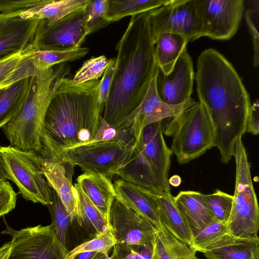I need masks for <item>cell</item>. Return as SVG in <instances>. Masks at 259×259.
<instances>
[{
    "label": "cell",
    "instance_id": "cell-1",
    "mask_svg": "<svg viewBox=\"0 0 259 259\" xmlns=\"http://www.w3.org/2000/svg\"><path fill=\"white\" fill-rule=\"evenodd\" d=\"M194 79L199 102L214 126L213 147L219 150L222 162L227 163L235 143L246 133L249 96L232 64L212 48L198 57Z\"/></svg>",
    "mask_w": 259,
    "mask_h": 259
},
{
    "label": "cell",
    "instance_id": "cell-2",
    "mask_svg": "<svg viewBox=\"0 0 259 259\" xmlns=\"http://www.w3.org/2000/svg\"><path fill=\"white\" fill-rule=\"evenodd\" d=\"M155 43L148 12L132 16L117 43L116 66L102 118L115 128L140 104L155 74Z\"/></svg>",
    "mask_w": 259,
    "mask_h": 259
},
{
    "label": "cell",
    "instance_id": "cell-3",
    "mask_svg": "<svg viewBox=\"0 0 259 259\" xmlns=\"http://www.w3.org/2000/svg\"><path fill=\"white\" fill-rule=\"evenodd\" d=\"M100 80L76 84L62 77L48 107L40 155L57 158L63 151L92 141L101 117Z\"/></svg>",
    "mask_w": 259,
    "mask_h": 259
},
{
    "label": "cell",
    "instance_id": "cell-4",
    "mask_svg": "<svg viewBox=\"0 0 259 259\" xmlns=\"http://www.w3.org/2000/svg\"><path fill=\"white\" fill-rule=\"evenodd\" d=\"M70 70V66L65 62L31 77L24 103L14 117L3 127L10 145L40 154L48 107L60 80Z\"/></svg>",
    "mask_w": 259,
    "mask_h": 259
},
{
    "label": "cell",
    "instance_id": "cell-5",
    "mask_svg": "<svg viewBox=\"0 0 259 259\" xmlns=\"http://www.w3.org/2000/svg\"><path fill=\"white\" fill-rule=\"evenodd\" d=\"M169 119L163 127V133L172 137L170 149L179 164L187 163L213 147V123L199 102Z\"/></svg>",
    "mask_w": 259,
    "mask_h": 259
},
{
    "label": "cell",
    "instance_id": "cell-6",
    "mask_svg": "<svg viewBox=\"0 0 259 259\" xmlns=\"http://www.w3.org/2000/svg\"><path fill=\"white\" fill-rule=\"evenodd\" d=\"M232 156L236 163V182L228 231L235 237L251 239L258 236L259 208L250 164L242 138L235 143Z\"/></svg>",
    "mask_w": 259,
    "mask_h": 259
},
{
    "label": "cell",
    "instance_id": "cell-7",
    "mask_svg": "<svg viewBox=\"0 0 259 259\" xmlns=\"http://www.w3.org/2000/svg\"><path fill=\"white\" fill-rule=\"evenodd\" d=\"M7 179L13 181L26 200L44 205L51 202L50 189L41 169L42 157L35 151L0 146Z\"/></svg>",
    "mask_w": 259,
    "mask_h": 259
},
{
    "label": "cell",
    "instance_id": "cell-8",
    "mask_svg": "<svg viewBox=\"0 0 259 259\" xmlns=\"http://www.w3.org/2000/svg\"><path fill=\"white\" fill-rule=\"evenodd\" d=\"M4 222L6 228L1 233L11 237L8 259H68V249L58 239L51 224L16 230Z\"/></svg>",
    "mask_w": 259,
    "mask_h": 259
},
{
    "label": "cell",
    "instance_id": "cell-9",
    "mask_svg": "<svg viewBox=\"0 0 259 259\" xmlns=\"http://www.w3.org/2000/svg\"><path fill=\"white\" fill-rule=\"evenodd\" d=\"M132 150L114 140L90 142L63 151L57 159L74 166H79L84 172H96L110 177L116 175Z\"/></svg>",
    "mask_w": 259,
    "mask_h": 259
},
{
    "label": "cell",
    "instance_id": "cell-10",
    "mask_svg": "<svg viewBox=\"0 0 259 259\" xmlns=\"http://www.w3.org/2000/svg\"><path fill=\"white\" fill-rule=\"evenodd\" d=\"M199 21V37L227 40L237 32L242 20V0H195Z\"/></svg>",
    "mask_w": 259,
    "mask_h": 259
},
{
    "label": "cell",
    "instance_id": "cell-11",
    "mask_svg": "<svg viewBox=\"0 0 259 259\" xmlns=\"http://www.w3.org/2000/svg\"><path fill=\"white\" fill-rule=\"evenodd\" d=\"M85 8L74 11L51 25L39 20L32 43L33 48L35 50L68 51L80 48L88 35Z\"/></svg>",
    "mask_w": 259,
    "mask_h": 259
},
{
    "label": "cell",
    "instance_id": "cell-12",
    "mask_svg": "<svg viewBox=\"0 0 259 259\" xmlns=\"http://www.w3.org/2000/svg\"><path fill=\"white\" fill-rule=\"evenodd\" d=\"M148 15L154 42L159 34L165 32L181 34L189 41L200 38L195 0H172L148 12Z\"/></svg>",
    "mask_w": 259,
    "mask_h": 259
},
{
    "label": "cell",
    "instance_id": "cell-13",
    "mask_svg": "<svg viewBox=\"0 0 259 259\" xmlns=\"http://www.w3.org/2000/svg\"><path fill=\"white\" fill-rule=\"evenodd\" d=\"M108 222L116 240L113 249L152 244L156 228L127 207L117 195L111 203Z\"/></svg>",
    "mask_w": 259,
    "mask_h": 259
},
{
    "label": "cell",
    "instance_id": "cell-14",
    "mask_svg": "<svg viewBox=\"0 0 259 259\" xmlns=\"http://www.w3.org/2000/svg\"><path fill=\"white\" fill-rule=\"evenodd\" d=\"M136 142L150 164L161 191L170 193L168 173L172 153L163 138L162 121L144 127Z\"/></svg>",
    "mask_w": 259,
    "mask_h": 259
},
{
    "label": "cell",
    "instance_id": "cell-15",
    "mask_svg": "<svg viewBox=\"0 0 259 259\" xmlns=\"http://www.w3.org/2000/svg\"><path fill=\"white\" fill-rule=\"evenodd\" d=\"M194 78L193 61L186 49L168 74H164L157 67L156 87L158 95L167 104L175 105L183 103L191 98Z\"/></svg>",
    "mask_w": 259,
    "mask_h": 259
},
{
    "label": "cell",
    "instance_id": "cell-16",
    "mask_svg": "<svg viewBox=\"0 0 259 259\" xmlns=\"http://www.w3.org/2000/svg\"><path fill=\"white\" fill-rule=\"evenodd\" d=\"M197 103L192 98L175 105L162 101L156 90L155 73L140 104L125 121L132 122V132L137 140L146 126L177 116Z\"/></svg>",
    "mask_w": 259,
    "mask_h": 259
},
{
    "label": "cell",
    "instance_id": "cell-17",
    "mask_svg": "<svg viewBox=\"0 0 259 259\" xmlns=\"http://www.w3.org/2000/svg\"><path fill=\"white\" fill-rule=\"evenodd\" d=\"M23 11L0 13V59L32 46L39 20L23 17Z\"/></svg>",
    "mask_w": 259,
    "mask_h": 259
},
{
    "label": "cell",
    "instance_id": "cell-18",
    "mask_svg": "<svg viewBox=\"0 0 259 259\" xmlns=\"http://www.w3.org/2000/svg\"><path fill=\"white\" fill-rule=\"evenodd\" d=\"M74 166L54 158L42 157L41 169L48 186L57 193L69 213L72 222L82 225L76 190L72 184Z\"/></svg>",
    "mask_w": 259,
    "mask_h": 259
},
{
    "label": "cell",
    "instance_id": "cell-19",
    "mask_svg": "<svg viewBox=\"0 0 259 259\" xmlns=\"http://www.w3.org/2000/svg\"><path fill=\"white\" fill-rule=\"evenodd\" d=\"M113 186L117 196L123 204L156 228L161 227L153 192L121 179L114 181Z\"/></svg>",
    "mask_w": 259,
    "mask_h": 259
},
{
    "label": "cell",
    "instance_id": "cell-20",
    "mask_svg": "<svg viewBox=\"0 0 259 259\" xmlns=\"http://www.w3.org/2000/svg\"><path fill=\"white\" fill-rule=\"evenodd\" d=\"M203 253L206 259H259V238L245 239L227 233Z\"/></svg>",
    "mask_w": 259,
    "mask_h": 259
},
{
    "label": "cell",
    "instance_id": "cell-21",
    "mask_svg": "<svg viewBox=\"0 0 259 259\" xmlns=\"http://www.w3.org/2000/svg\"><path fill=\"white\" fill-rule=\"evenodd\" d=\"M76 182L108 221L111 203L116 195L113 184L109 177L96 172H83L77 177Z\"/></svg>",
    "mask_w": 259,
    "mask_h": 259
},
{
    "label": "cell",
    "instance_id": "cell-22",
    "mask_svg": "<svg viewBox=\"0 0 259 259\" xmlns=\"http://www.w3.org/2000/svg\"><path fill=\"white\" fill-rule=\"evenodd\" d=\"M161 225L172 235L192 247L193 235L184 216L176 206L171 193L153 192Z\"/></svg>",
    "mask_w": 259,
    "mask_h": 259
},
{
    "label": "cell",
    "instance_id": "cell-23",
    "mask_svg": "<svg viewBox=\"0 0 259 259\" xmlns=\"http://www.w3.org/2000/svg\"><path fill=\"white\" fill-rule=\"evenodd\" d=\"M116 175L120 179L156 193L161 191L152 169L137 142L131 153L119 168Z\"/></svg>",
    "mask_w": 259,
    "mask_h": 259
},
{
    "label": "cell",
    "instance_id": "cell-24",
    "mask_svg": "<svg viewBox=\"0 0 259 259\" xmlns=\"http://www.w3.org/2000/svg\"><path fill=\"white\" fill-rule=\"evenodd\" d=\"M194 191H183L174 197L179 210L186 220L193 237L214 221L202 196Z\"/></svg>",
    "mask_w": 259,
    "mask_h": 259
},
{
    "label": "cell",
    "instance_id": "cell-25",
    "mask_svg": "<svg viewBox=\"0 0 259 259\" xmlns=\"http://www.w3.org/2000/svg\"><path fill=\"white\" fill-rule=\"evenodd\" d=\"M189 40L175 33L159 34L155 40L154 54L157 66L165 74L174 68L177 60L187 49Z\"/></svg>",
    "mask_w": 259,
    "mask_h": 259
},
{
    "label": "cell",
    "instance_id": "cell-26",
    "mask_svg": "<svg viewBox=\"0 0 259 259\" xmlns=\"http://www.w3.org/2000/svg\"><path fill=\"white\" fill-rule=\"evenodd\" d=\"M196 251L175 237L162 225L156 228L151 259H194Z\"/></svg>",
    "mask_w": 259,
    "mask_h": 259
},
{
    "label": "cell",
    "instance_id": "cell-27",
    "mask_svg": "<svg viewBox=\"0 0 259 259\" xmlns=\"http://www.w3.org/2000/svg\"><path fill=\"white\" fill-rule=\"evenodd\" d=\"M90 0H41L39 5L21 13L25 18L42 19L52 24L66 15L84 8Z\"/></svg>",
    "mask_w": 259,
    "mask_h": 259
},
{
    "label": "cell",
    "instance_id": "cell-28",
    "mask_svg": "<svg viewBox=\"0 0 259 259\" xmlns=\"http://www.w3.org/2000/svg\"><path fill=\"white\" fill-rule=\"evenodd\" d=\"M31 77L0 88V128L9 122L20 109L28 93Z\"/></svg>",
    "mask_w": 259,
    "mask_h": 259
},
{
    "label": "cell",
    "instance_id": "cell-29",
    "mask_svg": "<svg viewBox=\"0 0 259 259\" xmlns=\"http://www.w3.org/2000/svg\"><path fill=\"white\" fill-rule=\"evenodd\" d=\"M172 0H108L107 13L110 23L127 16L148 12L170 3Z\"/></svg>",
    "mask_w": 259,
    "mask_h": 259
},
{
    "label": "cell",
    "instance_id": "cell-30",
    "mask_svg": "<svg viewBox=\"0 0 259 259\" xmlns=\"http://www.w3.org/2000/svg\"><path fill=\"white\" fill-rule=\"evenodd\" d=\"M89 51V49L85 47L68 51L34 50L29 58L38 72H40L56 65L81 58Z\"/></svg>",
    "mask_w": 259,
    "mask_h": 259
},
{
    "label": "cell",
    "instance_id": "cell-31",
    "mask_svg": "<svg viewBox=\"0 0 259 259\" xmlns=\"http://www.w3.org/2000/svg\"><path fill=\"white\" fill-rule=\"evenodd\" d=\"M50 189L51 202L47 206L49 210L51 225L53 227L58 239L65 247L68 226L72 223L70 215L60 198L52 188Z\"/></svg>",
    "mask_w": 259,
    "mask_h": 259
},
{
    "label": "cell",
    "instance_id": "cell-32",
    "mask_svg": "<svg viewBox=\"0 0 259 259\" xmlns=\"http://www.w3.org/2000/svg\"><path fill=\"white\" fill-rule=\"evenodd\" d=\"M74 187L77 192L82 225H87L96 235L108 228V221L90 200L77 183L75 184Z\"/></svg>",
    "mask_w": 259,
    "mask_h": 259
},
{
    "label": "cell",
    "instance_id": "cell-33",
    "mask_svg": "<svg viewBox=\"0 0 259 259\" xmlns=\"http://www.w3.org/2000/svg\"><path fill=\"white\" fill-rule=\"evenodd\" d=\"M202 198L215 221L227 224L231 212L233 196L219 190Z\"/></svg>",
    "mask_w": 259,
    "mask_h": 259
},
{
    "label": "cell",
    "instance_id": "cell-34",
    "mask_svg": "<svg viewBox=\"0 0 259 259\" xmlns=\"http://www.w3.org/2000/svg\"><path fill=\"white\" fill-rule=\"evenodd\" d=\"M116 243V240L109 227L88 241L75 247L68 252V259H72L76 254L86 251L98 252L108 255V252Z\"/></svg>",
    "mask_w": 259,
    "mask_h": 259
},
{
    "label": "cell",
    "instance_id": "cell-35",
    "mask_svg": "<svg viewBox=\"0 0 259 259\" xmlns=\"http://www.w3.org/2000/svg\"><path fill=\"white\" fill-rule=\"evenodd\" d=\"M108 6V0H90L85 8V25L88 35L110 23L107 17Z\"/></svg>",
    "mask_w": 259,
    "mask_h": 259
},
{
    "label": "cell",
    "instance_id": "cell-36",
    "mask_svg": "<svg viewBox=\"0 0 259 259\" xmlns=\"http://www.w3.org/2000/svg\"><path fill=\"white\" fill-rule=\"evenodd\" d=\"M105 55L93 57L84 61L76 71L72 80L76 84L98 80L103 74L110 62Z\"/></svg>",
    "mask_w": 259,
    "mask_h": 259
},
{
    "label": "cell",
    "instance_id": "cell-37",
    "mask_svg": "<svg viewBox=\"0 0 259 259\" xmlns=\"http://www.w3.org/2000/svg\"><path fill=\"white\" fill-rule=\"evenodd\" d=\"M227 233V224L213 221L194 236L192 247L203 252L208 245Z\"/></svg>",
    "mask_w": 259,
    "mask_h": 259
},
{
    "label": "cell",
    "instance_id": "cell-38",
    "mask_svg": "<svg viewBox=\"0 0 259 259\" xmlns=\"http://www.w3.org/2000/svg\"><path fill=\"white\" fill-rule=\"evenodd\" d=\"M259 1H255L252 8L247 9L245 13V19L249 30L253 45V64L257 67L259 64Z\"/></svg>",
    "mask_w": 259,
    "mask_h": 259
},
{
    "label": "cell",
    "instance_id": "cell-39",
    "mask_svg": "<svg viewBox=\"0 0 259 259\" xmlns=\"http://www.w3.org/2000/svg\"><path fill=\"white\" fill-rule=\"evenodd\" d=\"M34 50L31 46L24 50L0 59V87Z\"/></svg>",
    "mask_w": 259,
    "mask_h": 259
},
{
    "label": "cell",
    "instance_id": "cell-40",
    "mask_svg": "<svg viewBox=\"0 0 259 259\" xmlns=\"http://www.w3.org/2000/svg\"><path fill=\"white\" fill-rule=\"evenodd\" d=\"M116 66V58L111 59L110 62L105 69L100 80L99 88V107L101 113L104 109L108 100Z\"/></svg>",
    "mask_w": 259,
    "mask_h": 259
},
{
    "label": "cell",
    "instance_id": "cell-41",
    "mask_svg": "<svg viewBox=\"0 0 259 259\" xmlns=\"http://www.w3.org/2000/svg\"><path fill=\"white\" fill-rule=\"evenodd\" d=\"M17 193L9 182L0 183V217L12 211L16 207Z\"/></svg>",
    "mask_w": 259,
    "mask_h": 259
},
{
    "label": "cell",
    "instance_id": "cell-42",
    "mask_svg": "<svg viewBox=\"0 0 259 259\" xmlns=\"http://www.w3.org/2000/svg\"><path fill=\"white\" fill-rule=\"evenodd\" d=\"M41 0H0V13L26 11L37 6Z\"/></svg>",
    "mask_w": 259,
    "mask_h": 259
},
{
    "label": "cell",
    "instance_id": "cell-43",
    "mask_svg": "<svg viewBox=\"0 0 259 259\" xmlns=\"http://www.w3.org/2000/svg\"><path fill=\"white\" fill-rule=\"evenodd\" d=\"M259 132V101L251 104L247 117L245 132L257 135Z\"/></svg>",
    "mask_w": 259,
    "mask_h": 259
},
{
    "label": "cell",
    "instance_id": "cell-44",
    "mask_svg": "<svg viewBox=\"0 0 259 259\" xmlns=\"http://www.w3.org/2000/svg\"><path fill=\"white\" fill-rule=\"evenodd\" d=\"M116 135V128L108 124L101 116L98 130L94 139L91 142H102L114 140Z\"/></svg>",
    "mask_w": 259,
    "mask_h": 259
},
{
    "label": "cell",
    "instance_id": "cell-45",
    "mask_svg": "<svg viewBox=\"0 0 259 259\" xmlns=\"http://www.w3.org/2000/svg\"><path fill=\"white\" fill-rule=\"evenodd\" d=\"M105 257L102 253L86 251L76 254L72 259H102Z\"/></svg>",
    "mask_w": 259,
    "mask_h": 259
},
{
    "label": "cell",
    "instance_id": "cell-46",
    "mask_svg": "<svg viewBox=\"0 0 259 259\" xmlns=\"http://www.w3.org/2000/svg\"><path fill=\"white\" fill-rule=\"evenodd\" d=\"M11 249L10 242H6L0 247V259H8Z\"/></svg>",
    "mask_w": 259,
    "mask_h": 259
},
{
    "label": "cell",
    "instance_id": "cell-47",
    "mask_svg": "<svg viewBox=\"0 0 259 259\" xmlns=\"http://www.w3.org/2000/svg\"><path fill=\"white\" fill-rule=\"evenodd\" d=\"M181 179L178 175L172 176L168 179L169 185L177 187L181 184Z\"/></svg>",
    "mask_w": 259,
    "mask_h": 259
},
{
    "label": "cell",
    "instance_id": "cell-48",
    "mask_svg": "<svg viewBox=\"0 0 259 259\" xmlns=\"http://www.w3.org/2000/svg\"><path fill=\"white\" fill-rule=\"evenodd\" d=\"M6 180H7L6 178V174L0 153V183L6 181Z\"/></svg>",
    "mask_w": 259,
    "mask_h": 259
},
{
    "label": "cell",
    "instance_id": "cell-49",
    "mask_svg": "<svg viewBox=\"0 0 259 259\" xmlns=\"http://www.w3.org/2000/svg\"><path fill=\"white\" fill-rule=\"evenodd\" d=\"M102 259H114V258H112V257L109 256L108 255H106L105 257H104Z\"/></svg>",
    "mask_w": 259,
    "mask_h": 259
},
{
    "label": "cell",
    "instance_id": "cell-50",
    "mask_svg": "<svg viewBox=\"0 0 259 259\" xmlns=\"http://www.w3.org/2000/svg\"><path fill=\"white\" fill-rule=\"evenodd\" d=\"M194 259H199L196 256L194 258Z\"/></svg>",
    "mask_w": 259,
    "mask_h": 259
}]
</instances>
